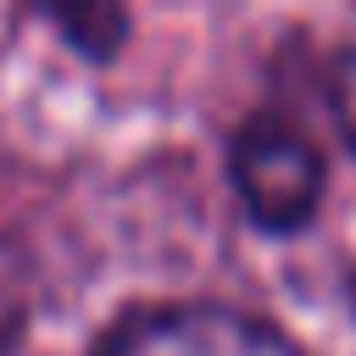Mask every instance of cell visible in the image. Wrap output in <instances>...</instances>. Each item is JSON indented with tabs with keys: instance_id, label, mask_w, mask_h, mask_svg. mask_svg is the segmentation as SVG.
Listing matches in <instances>:
<instances>
[{
	"instance_id": "cell-1",
	"label": "cell",
	"mask_w": 356,
	"mask_h": 356,
	"mask_svg": "<svg viewBox=\"0 0 356 356\" xmlns=\"http://www.w3.org/2000/svg\"><path fill=\"white\" fill-rule=\"evenodd\" d=\"M228 184L261 234H295L323 200V150L284 111H250L228 139Z\"/></svg>"
},
{
	"instance_id": "cell-2",
	"label": "cell",
	"mask_w": 356,
	"mask_h": 356,
	"mask_svg": "<svg viewBox=\"0 0 356 356\" xmlns=\"http://www.w3.org/2000/svg\"><path fill=\"white\" fill-rule=\"evenodd\" d=\"M95 356H300V345L256 312L217 300H172L122 312L100 334Z\"/></svg>"
},
{
	"instance_id": "cell-3",
	"label": "cell",
	"mask_w": 356,
	"mask_h": 356,
	"mask_svg": "<svg viewBox=\"0 0 356 356\" xmlns=\"http://www.w3.org/2000/svg\"><path fill=\"white\" fill-rule=\"evenodd\" d=\"M328 95H334V117H339V128H345V139H350V150H356V33L339 44V56H334V83H328Z\"/></svg>"
},
{
	"instance_id": "cell-4",
	"label": "cell",
	"mask_w": 356,
	"mask_h": 356,
	"mask_svg": "<svg viewBox=\"0 0 356 356\" xmlns=\"http://www.w3.org/2000/svg\"><path fill=\"white\" fill-rule=\"evenodd\" d=\"M17 328H22V284H17L11 267H0V356L11 350Z\"/></svg>"
}]
</instances>
